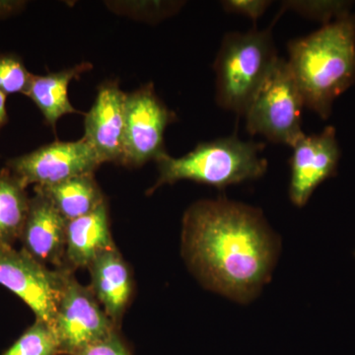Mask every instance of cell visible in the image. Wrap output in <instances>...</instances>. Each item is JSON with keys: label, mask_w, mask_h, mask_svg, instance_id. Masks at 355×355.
I'll return each mask as SVG.
<instances>
[{"label": "cell", "mask_w": 355, "mask_h": 355, "mask_svg": "<svg viewBox=\"0 0 355 355\" xmlns=\"http://www.w3.org/2000/svg\"><path fill=\"white\" fill-rule=\"evenodd\" d=\"M184 250L203 284L245 303L268 282L277 243L259 209L225 198L195 203L184 218Z\"/></svg>", "instance_id": "6da1fadb"}, {"label": "cell", "mask_w": 355, "mask_h": 355, "mask_svg": "<svg viewBox=\"0 0 355 355\" xmlns=\"http://www.w3.org/2000/svg\"><path fill=\"white\" fill-rule=\"evenodd\" d=\"M289 69L306 108L323 120L355 83V16L345 14L288 44Z\"/></svg>", "instance_id": "7a4b0ae2"}, {"label": "cell", "mask_w": 355, "mask_h": 355, "mask_svg": "<svg viewBox=\"0 0 355 355\" xmlns=\"http://www.w3.org/2000/svg\"><path fill=\"white\" fill-rule=\"evenodd\" d=\"M263 148L265 144L231 135L202 142L183 157L166 153L156 161L159 177L150 193L163 184L183 180L223 190L231 184L260 179L268 169V161L261 157Z\"/></svg>", "instance_id": "3957f363"}, {"label": "cell", "mask_w": 355, "mask_h": 355, "mask_svg": "<svg viewBox=\"0 0 355 355\" xmlns=\"http://www.w3.org/2000/svg\"><path fill=\"white\" fill-rule=\"evenodd\" d=\"M279 58L272 27L225 35L214 65L219 107L244 116Z\"/></svg>", "instance_id": "277c9868"}, {"label": "cell", "mask_w": 355, "mask_h": 355, "mask_svg": "<svg viewBox=\"0 0 355 355\" xmlns=\"http://www.w3.org/2000/svg\"><path fill=\"white\" fill-rule=\"evenodd\" d=\"M302 95L288 64L279 58L245 112L247 132L273 144L295 146L304 137Z\"/></svg>", "instance_id": "5b68a950"}, {"label": "cell", "mask_w": 355, "mask_h": 355, "mask_svg": "<svg viewBox=\"0 0 355 355\" xmlns=\"http://www.w3.org/2000/svg\"><path fill=\"white\" fill-rule=\"evenodd\" d=\"M53 327L65 355H77L118 331L91 287L79 284L71 270L65 277Z\"/></svg>", "instance_id": "8992f818"}, {"label": "cell", "mask_w": 355, "mask_h": 355, "mask_svg": "<svg viewBox=\"0 0 355 355\" xmlns=\"http://www.w3.org/2000/svg\"><path fill=\"white\" fill-rule=\"evenodd\" d=\"M69 270H51L25 250L0 246V284L30 308L36 320L53 324Z\"/></svg>", "instance_id": "52a82bcc"}, {"label": "cell", "mask_w": 355, "mask_h": 355, "mask_svg": "<svg viewBox=\"0 0 355 355\" xmlns=\"http://www.w3.org/2000/svg\"><path fill=\"white\" fill-rule=\"evenodd\" d=\"M176 114L159 99L153 84L127 95L123 165L141 166L165 155L164 133Z\"/></svg>", "instance_id": "ba28073f"}, {"label": "cell", "mask_w": 355, "mask_h": 355, "mask_svg": "<svg viewBox=\"0 0 355 355\" xmlns=\"http://www.w3.org/2000/svg\"><path fill=\"white\" fill-rule=\"evenodd\" d=\"M103 164L87 140L55 141L11 159L7 168L24 184L48 186L80 175L94 174Z\"/></svg>", "instance_id": "9c48e42d"}, {"label": "cell", "mask_w": 355, "mask_h": 355, "mask_svg": "<svg viewBox=\"0 0 355 355\" xmlns=\"http://www.w3.org/2000/svg\"><path fill=\"white\" fill-rule=\"evenodd\" d=\"M292 149L289 198L294 205L302 207L320 184L336 174L340 150L335 128L330 125L318 135H305Z\"/></svg>", "instance_id": "30bf717a"}, {"label": "cell", "mask_w": 355, "mask_h": 355, "mask_svg": "<svg viewBox=\"0 0 355 355\" xmlns=\"http://www.w3.org/2000/svg\"><path fill=\"white\" fill-rule=\"evenodd\" d=\"M127 95L116 83H103L94 105L85 114L83 137L103 163H123Z\"/></svg>", "instance_id": "8fae6325"}, {"label": "cell", "mask_w": 355, "mask_h": 355, "mask_svg": "<svg viewBox=\"0 0 355 355\" xmlns=\"http://www.w3.org/2000/svg\"><path fill=\"white\" fill-rule=\"evenodd\" d=\"M67 224L49 198L34 188L20 237L22 249L44 265L65 268Z\"/></svg>", "instance_id": "7c38bea8"}, {"label": "cell", "mask_w": 355, "mask_h": 355, "mask_svg": "<svg viewBox=\"0 0 355 355\" xmlns=\"http://www.w3.org/2000/svg\"><path fill=\"white\" fill-rule=\"evenodd\" d=\"M91 289L116 327L123 319L133 291L132 275L118 248L97 257L88 266Z\"/></svg>", "instance_id": "4fadbf2b"}, {"label": "cell", "mask_w": 355, "mask_h": 355, "mask_svg": "<svg viewBox=\"0 0 355 355\" xmlns=\"http://www.w3.org/2000/svg\"><path fill=\"white\" fill-rule=\"evenodd\" d=\"M114 248L108 207L104 202L87 216L69 221L65 268L74 272L77 268H88L99 254Z\"/></svg>", "instance_id": "5bb4252c"}, {"label": "cell", "mask_w": 355, "mask_h": 355, "mask_svg": "<svg viewBox=\"0 0 355 355\" xmlns=\"http://www.w3.org/2000/svg\"><path fill=\"white\" fill-rule=\"evenodd\" d=\"M92 67L89 62H83L48 76L33 74L27 96L37 105L51 128L55 130L58 121L65 114H81L69 101V86L73 79H78Z\"/></svg>", "instance_id": "9a60e30c"}, {"label": "cell", "mask_w": 355, "mask_h": 355, "mask_svg": "<svg viewBox=\"0 0 355 355\" xmlns=\"http://www.w3.org/2000/svg\"><path fill=\"white\" fill-rule=\"evenodd\" d=\"M67 221L87 216L106 202L94 174L80 175L48 186H35Z\"/></svg>", "instance_id": "2e32d148"}, {"label": "cell", "mask_w": 355, "mask_h": 355, "mask_svg": "<svg viewBox=\"0 0 355 355\" xmlns=\"http://www.w3.org/2000/svg\"><path fill=\"white\" fill-rule=\"evenodd\" d=\"M26 187L8 168L0 171V246L20 240L29 210Z\"/></svg>", "instance_id": "e0dca14e"}, {"label": "cell", "mask_w": 355, "mask_h": 355, "mask_svg": "<svg viewBox=\"0 0 355 355\" xmlns=\"http://www.w3.org/2000/svg\"><path fill=\"white\" fill-rule=\"evenodd\" d=\"M60 342L53 324L36 320L2 355H60Z\"/></svg>", "instance_id": "ac0fdd59"}, {"label": "cell", "mask_w": 355, "mask_h": 355, "mask_svg": "<svg viewBox=\"0 0 355 355\" xmlns=\"http://www.w3.org/2000/svg\"><path fill=\"white\" fill-rule=\"evenodd\" d=\"M32 76L19 58L0 53V91L4 94L21 93L27 96Z\"/></svg>", "instance_id": "d6986e66"}, {"label": "cell", "mask_w": 355, "mask_h": 355, "mask_svg": "<svg viewBox=\"0 0 355 355\" xmlns=\"http://www.w3.org/2000/svg\"><path fill=\"white\" fill-rule=\"evenodd\" d=\"M349 3L335 1H286L282 10H292L309 19L322 21L324 24L349 13Z\"/></svg>", "instance_id": "ffe728a7"}, {"label": "cell", "mask_w": 355, "mask_h": 355, "mask_svg": "<svg viewBox=\"0 0 355 355\" xmlns=\"http://www.w3.org/2000/svg\"><path fill=\"white\" fill-rule=\"evenodd\" d=\"M270 4L272 1L268 0H225L221 2L226 12L246 16L254 22L265 14Z\"/></svg>", "instance_id": "44dd1931"}, {"label": "cell", "mask_w": 355, "mask_h": 355, "mask_svg": "<svg viewBox=\"0 0 355 355\" xmlns=\"http://www.w3.org/2000/svg\"><path fill=\"white\" fill-rule=\"evenodd\" d=\"M77 355H132L118 331L101 342L93 343Z\"/></svg>", "instance_id": "7402d4cb"}, {"label": "cell", "mask_w": 355, "mask_h": 355, "mask_svg": "<svg viewBox=\"0 0 355 355\" xmlns=\"http://www.w3.org/2000/svg\"><path fill=\"white\" fill-rule=\"evenodd\" d=\"M22 6V2L0 1V17L15 12Z\"/></svg>", "instance_id": "603a6c76"}, {"label": "cell", "mask_w": 355, "mask_h": 355, "mask_svg": "<svg viewBox=\"0 0 355 355\" xmlns=\"http://www.w3.org/2000/svg\"><path fill=\"white\" fill-rule=\"evenodd\" d=\"M6 95L2 91H0V127L6 125Z\"/></svg>", "instance_id": "cb8c5ba5"}, {"label": "cell", "mask_w": 355, "mask_h": 355, "mask_svg": "<svg viewBox=\"0 0 355 355\" xmlns=\"http://www.w3.org/2000/svg\"><path fill=\"white\" fill-rule=\"evenodd\" d=\"M354 256H355V253H354Z\"/></svg>", "instance_id": "d4e9b609"}]
</instances>
